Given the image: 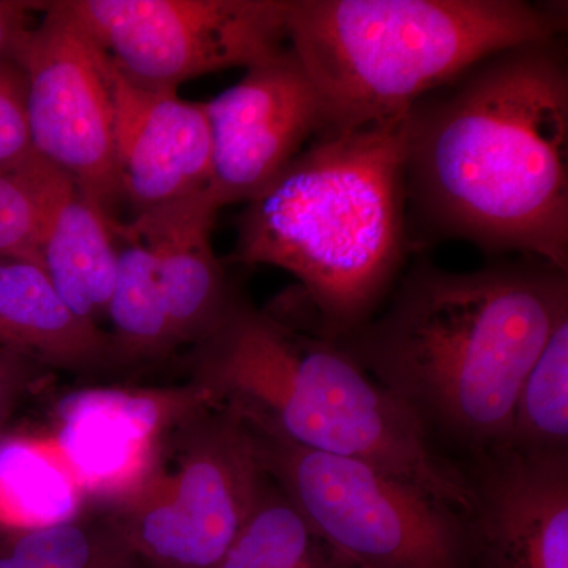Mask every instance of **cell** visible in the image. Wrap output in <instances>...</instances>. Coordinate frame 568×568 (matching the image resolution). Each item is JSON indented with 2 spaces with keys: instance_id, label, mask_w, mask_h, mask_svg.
I'll return each mask as SVG.
<instances>
[{
  "instance_id": "obj_1",
  "label": "cell",
  "mask_w": 568,
  "mask_h": 568,
  "mask_svg": "<svg viewBox=\"0 0 568 568\" xmlns=\"http://www.w3.org/2000/svg\"><path fill=\"white\" fill-rule=\"evenodd\" d=\"M407 209L440 237L568 272L564 41L496 52L409 110Z\"/></svg>"
},
{
  "instance_id": "obj_2",
  "label": "cell",
  "mask_w": 568,
  "mask_h": 568,
  "mask_svg": "<svg viewBox=\"0 0 568 568\" xmlns=\"http://www.w3.org/2000/svg\"><path fill=\"white\" fill-rule=\"evenodd\" d=\"M568 272L544 261L418 263L372 320L334 339L465 467L506 446L519 387L560 317Z\"/></svg>"
},
{
  "instance_id": "obj_3",
  "label": "cell",
  "mask_w": 568,
  "mask_h": 568,
  "mask_svg": "<svg viewBox=\"0 0 568 568\" xmlns=\"http://www.w3.org/2000/svg\"><path fill=\"white\" fill-rule=\"evenodd\" d=\"M405 114L325 132L246 203L235 260L301 283L291 323L339 339L379 312L407 253Z\"/></svg>"
},
{
  "instance_id": "obj_4",
  "label": "cell",
  "mask_w": 568,
  "mask_h": 568,
  "mask_svg": "<svg viewBox=\"0 0 568 568\" xmlns=\"http://www.w3.org/2000/svg\"><path fill=\"white\" fill-rule=\"evenodd\" d=\"M193 383L250 425L306 450L358 459L469 514L465 467L334 339L239 297L194 346Z\"/></svg>"
},
{
  "instance_id": "obj_5",
  "label": "cell",
  "mask_w": 568,
  "mask_h": 568,
  "mask_svg": "<svg viewBox=\"0 0 568 568\" xmlns=\"http://www.w3.org/2000/svg\"><path fill=\"white\" fill-rule=\"evenodd\" d=\"M287 47L327 132L405 114L496 52L558 39L566 7L523 0H287Z\"/></svg>"
},
{
  "instance_id": "obj_6",
  "label": "cell",
  "mask_w": 568,
  "mask_h": 568,
  "mask_svg": "<svg viewBox=\"0 0 568 568\" xmlns=\"http://www.w3.org/2000/svg\"><path fill=\"white\" fill-rule=\"evenodd\" d=\"M250 426L268 478L358 568H470L467 515L457 507L379 467Z\"/></svg>"
},
{
  "instance_id": "obj_7",
  "label": "cell",
  "mask_w": 568,
  "mask_h": 568,
  "mask_svg": "<svg viewBox=\"0 0 568 568\" xmlns=\"http://www.w3.org/2000/svg\"><path fill=\"white\" fill-rule=\"evenodd\" d=\"M174 465L114 500L108 518L148 568H213L267 488L252 426L213 405L174 433Z\"/></svg>"
},
{
  "instance_id": "obj_8",
  "label": "cell",
  "mask_w": 568,
  "mask_h": 568,
  "mask_svg": "<svg viewBox=\"0 0 568 568\" xmlns=\"http://www.w3.org/2000/svg\"><path fill=\"white\" fill-rule=\"evenodd\" d=\"M126 80L179 91L287 47V0H59Z\"/></svg>"
},
{
  "instance_id": "obj_9",
  "label": "cell",
  "mask_w": 568,
  "mask_h": 568,
  "mask_svg": "<svg viewBox=\"0 0 568 568\" xmlns=\"http://www.w3.org/2000/svg\"><path fill=\"white\" fill-rule=\"evenodd\" d=\"M33 153L114 216L122 203L103 51L59 0L43 2L18 58Z\"/></svg>"
},
{
  "instance_id": "obj_10",
  "label": "cell",
  "mask_w": 568,
  "mask_h": 568,
  "mask_svg": "<svg viewBox=\"0 0 568 568\" xmlns=\"http://www.w3.org/2000/svg\"><path fill=\"white\" fill-rule=\"evenodd\" d=\"M204 111L211 134L207 193L220 209L248 203L328 126L323 97L290 47L248 67Z\"/></svg>"
},
{
  "instance_id": "obj_11",
  "label": "cell",
  "mask_w": 568,
  "mask_h": 568,
  "mask_svg": "<svg viewBox=\"0 0 568 568\" xmlns=\"http://www.w3.org/2000/svg\"><path fill=\"white\" fill-rule=\"evenodd\" d=\"M201 406L192 384L85 388L63 396L54 432L39 440L81 495L118 500L151 476L164 444Z\"/></svg>"
},
{
  "instance_id": "obj_12",
  "label": "cell",
  "mask_w": 568,
  "mask_h": 568,
  "mask_svg": "<svg viewBox=\"0 0 568 568\" xmlns=\"http://www.w3.org/2000/svg\"><path fill=\"white\" fill-rule=\"evenodd\" d=\"M465 469L470 568H568V455L503 446Z\"/></svg>"
},
{
  "instance_id": "obj_13",
  "label": "cell",
  "mask_w": 568,
  "mask_h": 568,
  "mask_svg": "<svg viewBox=\"0 0 568 568\" xmlns=\"http://www.w3.org/2000/svg\"><path fill=\"white\" fill-rule=\"evenodd\" d=\"M104 58L114 112L115 168L122 201L133 216L207 192L211 134L204 103L186 102L178 91L141 88Z\"/></svg>"
},
{
  "instance_id": "obj_14",
  "label": "cell",
  "mask_w": 568,
  "mask_h": 568,
  "mask_svg": "<svg viewBox=\"0 0 568 568\" xmlns=\"http://www.w3.org/2000/svg\"><path fill=\"white\" fill-rule=\"evenodd\" d=\"M220 207L207 192L134 215L148 246L178 346H197L219 331L239 301L212 246Z\"/></svg>"
},
{
  "instance_id": "obj_15",
  "label": "cell",
  "mask_w": 568,
  "mask_h": 568,
  "mask_svg": "<svg viewBox=\"0 0 568 568\" xmlns=\"http://www.w3.org/2000/svg\"><path fill=\"white\" fill-rule=\"evenodd\" d=\"M115 220L54 170L41 227L39 264L63 305L93 327H100L106 317L118 275Z\"/></svg>"
},
{
  "instance_id": "obj_16",
  "label": "cell",
  "mask_w": 568,
  "mask_h": 568,
  "mask_svg": "<svg viewBox=\"0 0 568 568\" xmlns=\"http://www.w3.org/2000/svg\"><path fill=\"white\" fill-rule=\"evenodd\" d=\"M0 347L39 366L82 373L114 362L110 335L63 305L39 264L0 260Z\"/></svg>"
},
{
  "instance_id": "obj_17",
  "label": "cell",
  "mask_w": 568,
  "mask_h": 568,
  "mask_svg": "<svg viewBox=\"0 0 568 568\" xmlns=\"http://www.w3.org/2000/svg\"><path fill=\"white\" fill-rule=\"evenodd\" d=\"M114 231L119 264L106 312L114 362L141 364L159 361L179 346L156 280L152 254L130 223L115 220Z\"/></svg>"
},
{
  "instance_id": "obj_18",
  "label": "cell",
  "mask_w": 568,
  "mask_h": 568,
  "mask_svg": "<svg viewBox=\"0 0 568 568\" xmlns=\"http://www.w3.org/2000/svg\"><path fill=\"white\" fill-rule=\"evenodd\" d=\"M506 446L528 455H568V315L519 387Z\"/></svg>"
},
{
  "instance_id": "obj_19",
  "label": "cell",
  "mask_w": 568,
  "mask_h": 568,
  "mask_svg": "<svg viewBox=\"0 0 568 568\" xmlns=\"http://www.w3.org/2000/svg\"><path fill=\"white\" fill-rule=\"evenodd\" d=\"M81 493L39 439L0 446V523L14 530L73 518Z\"/></svg>"
},
{
  "instance_id": "obj_20",
  "label": "cell",
  "mask_w": 568,
  "mask_h": 568,
  "mask_svg": "<svg viewBox=\"0 0 568 568\" xmlns=\"http://www.w3.org/2000/svg\"><path fill=\"white\" fill-rule=\"evenodd\" d=\"M52 173L54 170L39 159L20 173L0 171V260L20 257L39 264Z\"/></svg>"
},
{
  "instance_id": "obj_21",
  "label": "cell",
  "mask_w": 568,
  "mask_h": 568,
  "mask_svg": "<svg viewBox=\"0 0 568 568\" xmlns=\"http://www.w3.org/2000/svg\"><path fill=\"white\" fill-rule=\"evenodd\" d=\"M37 162L26 112V80L18 62L0 63V171L29 170Z\"/></svg>"
},
{
  "instance_id": "obj_22",
  "label": "cell",
  "mask_w": 568,
  "mask_h": 568,
  "mask_svg": "<svg viewBox=\"0 0 568 568\" xmlns=\"http://www.w3.org/2000/svg\"><path fill=\"white\" fill-rule=\"evenodd\" d=\"M43 9V2L0 0V63L18 62L22 47L36 21L33 14Z\"/></svg>"
},
{
  "instance_id": "obj_23",
  "label": "cell",
  "mask_w": 568,
  "mask_h": 568,
  "mask_svg": "<svg viewBox=\"0 0 568 568\" xmlns=\"http://www.w3.org/2000/svg\"><path fill=\"white\" fill-rule=\"evenodd\" d=\"M36 366L39 365L0 347V409L6 407L10 399H13L20 387L31 383V375Z\"/></svg>"
},
{
  "instance_id": "obj_24",
  "label": "cell",
  "mask_w": 568,
  "mask_h": 568,
  "mask_svg": "<svg viewBox=\"0 0 568 568\" xmlns=\"http://www.w3.org/2000/svg\"><path fill=\"white\" fill-rule=\"evenodd\" d=\"M0 568H33L28 564L21 562V560L14 559L9 552L3 551L0 548Z\"/></svg>"
}]
</instances>
